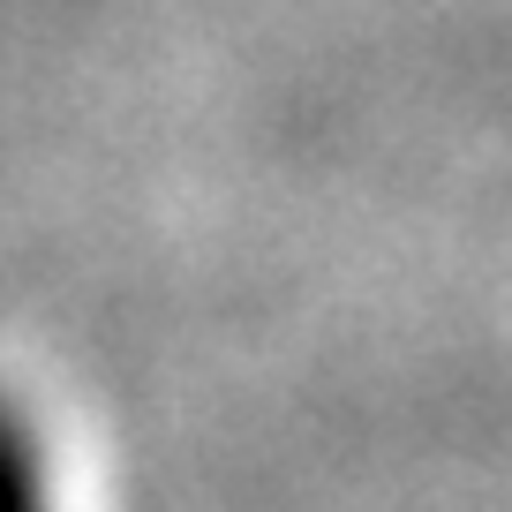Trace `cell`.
I'll return each mask as SVG.
<instances>
[{"label":"cell","mask_w":512,"mask_h":512,"mask_svg":"<svg viewBox=\"0 0 512 512\" xmlns=\"http://www.w3.org/2000/svg\"><path fill=\"white\" fill-rule=\"evenodd\" d=\"M0 512H53L38 430H31L8 400H0Z\"/></svg>","instance_id":"cell-1"}]
</instances>
